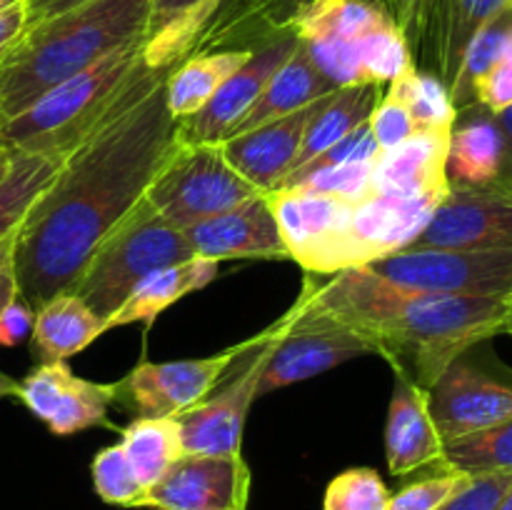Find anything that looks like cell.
Masks as SVG:
<instances>
[{
    "mask_svg": "<svg viewBox=\"0 0 512 510\" xmlns=\"http://www.w3.org/2000/svg\"><path fill=\"white\" fill-rule=\"evenodd\" d=\"M165 75L145 83L78 148L35 198L15 230L20 298L33 308L68 293L95 245L145 198L165 160L183 143L165 103Z\"/></svg>",
    "mask_w": 512,
    "mask_h": 510,
    "instance_id": "6da1fadb",
    "label": "cell"
},
{
    "mask_svg": "<svg viewBox=\"0 0 512 510\" xmlns=\"http://www.w3.org/2000/svg\"><path fill=\"white\" fill-rule=\"evenodd\" d=\"M323 98L310 103L308 108H300L295 113L283 115V118L258 125L248 133L230 135L228 140L220 143L225 160L263 193L278 190L293 170L305 130L323 105Z\"/></svg>",
    "mask_w": 512,
    "mask_h": 510,
    "instance_id": "d6986e66",
    "label": "cell"
},
{
    "mask_svg": "<svg viewBox=\"0 0 512 510\" xmlns=\"http://www.w3.org/2000/svg\"><path fill=\"white\" fill-rule=\"evenodd\" d=\"M508 333L512 335V293H510V323H508Z\"/></svg>",
    "mask_w": 512,
    "mask_h": 510,
    "instance_id": "11a10c76",
    "label": "cell"
},
{
    "mask_svg": "<svg viewBox=\"0 0 512 510\" xmlns=\"http://www.w3.org/2000/svg\"><path fill=\"white\" fill-rule=\"evenodd\" d=\"M445 193H425L415 198L373 195L365 203L355 205L348 228L350 268H360L408 248L428 225Z\"/></svg>",
    "mask_w": 512,
    "mask_h": 510,
    "instance_id": "ac0fdd59",
    "label": "cell"
},
{
    "mask_svg": "<svg viewBox=\"0 0 512 510\" xmlns=\"http://www.w3.org/2000/svg\"><path fill=\"white\" fill-rule=\"evenodd\" d=\"M493 118L498 123L500 135H503V168H500V175L495 183L512 190V108L493 115Z\"/></svg>",
    "mask_w": 512,
    "mask_h": 510,
    "instance_id": "681fc988",
    "label": "cell"
},
{
    "mask_svg": "<svg viewBox=\"0 0 512 510\" xmlns=\"http://www.w3.org/2000/svg\"><path fill=\"white\" fill-rule=\"evenodd\" d=\"M475 108L498 115L512 108V43L503 58L475 85Z\"/></svg>",
    "mask_w": 512,
    "mask_h": 510,
    "instance_id": "ee69618b",
    "label": "cell"
},
{
    "mask_svg": "<svg viewBox=\"0 0 512 510\" xmlns=\"http://www.w3.org/2000/svg\"><path fill=\"white\" fill-rule=\"evenodd\" d=\"M60 160L38 158L28 153H13V165L0 180V238L20 225L30 205L58 170Z\"/></svg>",
    "mask_w": 512,
    "mask_h": 510,
    "instance_id": "d6a6232c",
    "label": "cell"
},
{
    "mask_svg": "<svg viewBox=\"0 0 512 510\" xmlns=\"http://www.w3.org/2000/svg\"><path fill=\"white\" fill-rule=\"evenodd\" d=\"M512 0H455L453 15H450V30H448V43H445L443 53V65H440L438 78L445 85H453L455 75H458L460 60H463L465 48H468L470 40L475 38L480 28L488 23L490 18L500 13L505 5H510Z\"/></svg>",
    "mask_w": 512,
    "mask_h": 510,
    "instance_id": "836d02e7",
    "label": "cell"
},
{
    "mask_svg": "<svg viewBox=\"0 0 512 510\" xmlns=\"http://www.w3.org/2000/svg\"><path fill=\"white\" fill-rule=\"evenodd\" d=\"M455 0H425L423 3V35H420L418 53L428 65V73H440L443 65L445 43H448L450 15H453Z\"/></svg>",
    "mask_w": 512,
    "mask_h": 510,
    "instance_id": "b9f144b4",
    "label": "cell"
},
{
    "mask_svg": "<svg viewBox=\"0 0 512 510\" xmlns=\"http://www.w3.org/2000/svg\"><path fill=\"white\" fill-rule=\"evenodd\" d=\"M10 165H13V150H10L8 145H5L3 140H0V180H3L5 175H8Z\"/></svg>",
    "mask_w": 512,
    "mask_h": 510,
    "instance_id": "f5cc1de1",
    "label": "cell"
},
{
    "mask_svg": "<svg viewBox=\"0 0 512 510\" xmlns=\"http://www.w3.org/2000/svg\"><path fill=\"white\" fill-rule=\"evenodd\" d=\"M90 475H93L95 493L103 503L118 505V508L143 505L145 488L133 475V468L120 445H108V448L98 450L90 463Z\"/></svg>",
    "mask_w": 512,
    "mask_h": 510,
    "instance_id": "e575fe53",
    "label": "cell"
},
{
    "mask_svg": "<svg viewBox=\"0 0 512 510\" xmlns=\"http://www.w3.org/2000/svg\"><path fill=\"white\" fill-rule=\"evenodd\" d=\"M28 25V0H0V53Z\"/></svg>",
    "mask_w": 512,
    "mask_h": 510,
    "instance_id": "7dc6e473",
    "label": "cell"
},
{
    "mask_svg": "<svg viewBox=\"0 0 512 510\" xmlns=\"http://www.w3.org/2000/svg\"><path fill=\"white\" fill-rule=\"evenodd\" d=\"M430 415L443 443L512 418V383L485 373L465 355L448 365L428 390Z\"/></svg>",
    "mask_w": 512,
    "mask_h": 510,
    "instance_id": "9a60e30c",
    "label": "cell"
},
{
    "mask_svg": "<svg viewBox=\"0 0 512 510\" xmlns=\"http://www.w3.org/2000/svg\"><path fill=\"white\" fill-rule=\"evenodd\" d=\"M373 168L375 163H353L338 165V168L320 170L310 175L295 188H308L315 193L333 195V198L345 200L350 205H360L373 198Z\"/></svg>",
    "mask_w": 512,
    "mask_h": 510,
    "instance_id": "f35d334b",
    "label": "cell"
},
{
    "mask_svg": "<svg viewBox=\"0 0 512 510\" xmlns=\"http://www.w3.org/2000/svg\"><path fill=\"white\" fill-rule=\"evenodd\" d=\"M388 85L385 95L403 103L420 130H453V125L458 123L460 115L450 98L448 85L435 73L413 68Z\"/></svg>",
    "mask_w": 512,
    "mask_h": 510,
    "instance_id": "4dcf8cb0",
    "label": "cell"
},
{
    "mask_svg": "<svg viewBox=\"0 0 512 510\" xmlns=\"http://www.w3.org/2000/svg\"><path fill=\"white\" fill-rule=\"evenodd\" d=\"M370 353L368 340L313 303L310 280H305L298 303L278 320V333L258 380V398Z\"/></svg>",
    "mask_w": 512,
    "mask_h": 510,
    "instance_id": "52a82bcc",
    "label": "cell"
},
{
    "mask_svg": "<svg viewBox=\"0 0 512 510\" xmlns=\"http://www.w3.org/2000/svg\"><path fill=\"white\" fill-rule=\"evenodd\" d=\"M443 463L473 478L512 470V418L443 443Z\"/></svg>",
    "mask_w": 512,
    "mask_h": 510,
    "instance_id": "1f68e13d",
    "label": "cell"
},
{
    "mask_svg": "<svg viewBox=\"0 0 512 510\" xmlns=\"http://www.w3.org/2000/svg\"><path fill=\"white\" fill-rule=\"evenodd\" d=\"M278 323L255 340L253 353L245 355L238 378L210 395L178 418L180 443L185 455H243V430L250 405L258 400V380L270 353Z\"/></svg>",
    "mask_w": 512,
    "mask_h": 510,
    "instance_id": "7c38bea8",
    "label": "cell"
},
{
    "mask_svg": "<svg viewBox=\"0 0 512 510\" xmlns=\"http://www.w3.org/2000/svg\"><path fill=\"white\" fill-rule=\"evenodd\" d=\"M190 258H195V250L185 230L168 223L143 198L95 245L70 293L108 323L140 280Z\"/></svg>",
    "mask_w": 512,
    "mask_h": 510,
    "instance_id": "5b68a950",
    "label": "cell"
},
{
    "mask_svg": "<svg viewBox=\"0 0 512 510\" xmlns=\"http://www.w3.org/2000/svg\"><path fill=\"white\" fill-rule=\"evenodd\" d=\"M290 260L310 275H335L350 268L348 228L355 205L308 188L268 193Z\"/></svg>",
    "mask_w": 512,
    "mask_h": 510,
    "instance_id": "9c48e42d",
    "label": "cell"
},
{
    "mask_svg": "<svg viewBox=\"0 0 512 510\" xmlns=\"http://www.w3.org/2000/svg\"><path fill=\"white\" fill-rule=\"evenodd\" d=\"M263 193L225 160L220 143H180L145 198L168 223L188 230Z\"/></svg>",
    "mask_w": 512,
    "mask_h": 510,
    "instance_id": "8992f818",
    "label": "cell"
},
{
    "mask_svg": "<svg viewBox=\"0 0 512 510\" xmlns=\"http://www.w3.org/2000/svg\"><path fill=\"white\" fill-rule=\"evenodd\" d=\"M83 3H88V0H28V23H38V20L65 13V10Z\"/></svg>",
    "mask_w": 512,
    "mask_h": 510,
    "instance_id": "f907efd6",
    "label": "cell"
},
{
    "mask_svg": "<svg viewBox=\"0 0 512 510\" xmlns=\"http://www.w3.org/2000/svg\"><path fill=\"white\" fill-rule=\"evenodd\" d=\"M313 0H248L243 10L225 25V33L233 30H260V33H283L290 20Z\"/></svg>",
    "mask_w": 512,
    "mask_h": 510,
    "instance_id": "ab89813d",
    "label": "cell"
},
{
    "mask_svg": "<svg viewBox=\"0 0 512 510\" xmlns=\"http://www.w3.org/2000/svg\"><path fill=\"white\" fill-rule=\"evenodd\" d=\"M512 250V190L500 183L450 185L405 250Z\"/></svg>",
    "mask_w": 512,
    "mask_h": 510,
    "instance_id": "8fae6325",
    "label": "cell"
},
{
    "mask_svg": "<svg viewBox=\"0 0 512 510\" xmlns=\"http://www.w3.org/2000/svg\"><path fill=\"white\" fill-rule=\"evenodd\" d=\"M333 90L335 85L330 83L328 75L315 65L308 48H305L298 38V45H295L293 53H290L288 60L280 65L278 73L270 78V83L265 85L258 103L250 108V113L245 115L243 123L238 125V130H235L233 135L248 133V130L258 128V125L283 118V115L295 113V110L300 108H308L310 103L320 100L323 95L333 93Z\"/></svg>",
    "mask_w": 512,
    "mask_h": 510,
    "instance_id": "cb8c5ba5",
    "label": "cell"
},
{
    "mask_svg": "<svg viewBox=\"0 0 512 510\" xmlns=\"http://www.w3.org/2000/svg\"><path fill=\"white\" fill-rule=\"evenodd\" d=\"M465 123L450 130L445 175L450 185H490L503 168V135L490 113L463 110Z\"/></svg>",
    "mask_w": 512,
    "mask_h": 510,
    "instance_id": "484cf974",
    "label": "cell"
},
{
    "mask_svg": "<svg viewBox=\"0 0 512 510\" xmlns=\"http://www.w3.org/2000/svg\"><path fill=\"white\" fill-rule=\"evenodd\" d=\"M15 230L0 238V313L20 298L18 270H15Z\"/></svg>",
    "mask_w": 512,
    "mask_h": 510,
    "instance_id": "bcb514c9",
    "label": "cell"
},
{
    "mask_svg": "<svg viewBox=\"0 0 512 510\" xmlns=\"http://www.w3.org/2000/svg\"><path fill=\"white\" fill-rule=\"evenodd\" d=\"M215 275H218V263L208 258H198V255L183 260V263L168 265L163 270H155V273H150L148 278L135 285L133 293L125 298V303L110 315L105 328L113 330L120 328V325L133 323H143L145 328H150L163 310L183 300L185 295L213 283Z\"/></svg>",
    "mask_w": 512,
    "mask_h": 510,
    "instance_id": "603a6c76",
    "label": "cell"
},
{
    "mask_svg": "<svg viewBox=\"0 0 512 510\" xmlns=\"http://www.w3.org/2000/svg\"><path fill=\"white\" fill-rule=\"evenodd\" d=\"M153 70L145 65L143 40L123 45L50 88L20 115L3 120L0 140L13 153L63 160L93 135Z\"/></svg>",
    "mask_w": 512,
    "mask_h": 510,
    "instance_id": "277c9868",
    "label": "cell"
},
{
    "mask_svg": "<svg viewBox=\"0 0 512 510\" xmlns=\"http://www.w3.org/2000/svg\"><path fill=\"white\" fill-rule=\"evenodd\" d=\"M383 155L380 145L375 143L373 133H370V125L363 123L353 130V133L345 135L343 140H338L335 145H330L328 150H323L320 155H315L313 160L303 163L300 168H295L288 178L283 180L280 188H295L303 180H308L310 175L320 173V170L338 168V165H353V163H375V160ZM278 188V190H280Z\"/></svg>",
    "mask_w": 512,
    "mask_h": 510,
    "instance_id": "8d00e7d4",
    "label": "cell"
},
{
    "mask_svg": "<svg viewBox=\"0 0 512 510\" xmlns=\"http://www.w3.org/2000/svg\"><path fill=\"white\" fill-rule=\"evenodd\" d=\"M450 130H418L405 143L380 155L373 168V195L415 198L425 193H445Z\"/></svg>",
    "mask_w": 512,
    "mask_h": 510,
    "instance_id": "44dd1931",
    "label": "cell"
},
{
    "mask_svg": "<svg viewBox=\"0 0 512 510\" xmlns=\"http://www.w3.org/2000/svg\"><path fill=\"white\" fill-rule=\"evenodd\" d=\"M120 448L133 475L148 493L183 455L178 418H135L128 428H123Z\"/></svg>",
    "mask_w": 512,
    "mask_h": 510,
    "instance_id": "f1b7e54d",
    "label": "cell"
},
{
    "mask_svg": "<svg viewBox=\"0 0 512 510\" xmlns=\"http://www.w3.org/2000/svg\"><path fill=\"white\" fill-rule=\"evenodd\" d=\"M18 388L20 383L15 378H10L8 373L0 370V400L3 398H18Z\"/></svg>",
    "mask_w": 512,
    "mask_h": 510,
    "instance_id": "816d5d0a",
    "label": "cell"
},
{
    "mask_svg": "<svg viewBox=\"0 0 512 510\" xmlns=\"http://www.w3.org/2000/svg\"><path fill=\"white\" fill-rule=\"evenodd\" d=\"M512 43V3L505 5L495 18H490L483 28L475 33L465 48L460 60L458 75L450 85V98H453L458 113L475 108V85L483 80V75L503 58L505 50Z\"/></svg>",
    "mask_w": 512,
    "mask_h": 510,
    "instance_id": "f546056e",
    "label": "cell"
},
{
    "mask_svg": "<svg viewBox=\"0 0 512 510\" xmlns=\"http://www.w3.org/2000/svg\"><path fill=\"white\" fill-rule=\"evenodd\" d=\"M240 353L243 348L170 363L143 360L115 383V403L135 413V418H180L213 395Z\"/></svg>",
    "mask_w": 512,
    "mask_h": 510,
    "instance_id": "30bf717a",
    "label": "cell"
},
{
    "mask_svg": "<svg viewBox=\"0 0 512 510\" xmlns=\"http://www.w3.org/2000/svg\"><path fill=\"white\" fill-rule=\"evenodd\" d=\"M368 125L375 143L380 145L383 153L393 150L395 145L405 143L410 135H415L420 130L418 123L413 120V115L408 113V108H405L403 103H398V100L388 98V95H383L380 103L375 105V110L368 118Z\"/></svg>",
    "mask_w": 512,
    "mask_h": 510,
    "instance_id": "60d3db41",
    "label": "cell"
},
{
    "mask_svg": "<svg viewBox=\"0 0 512 510\" xmlns=\"http://www.w3.org/2000/svg\"><path fill=\"white\" fill-rule=\"evenodd\" d=\"M150 0H88L25 25L0 53V123L113 50L143 40Z\"/></svg>",
    "mask_w": 512,
    "mask_h": 510,
    "instance_id": "3957f363",
    "label": "cell"
},
{
    "mask_svg": "<svg viewBox=\"0 0 512 510\" xmlns=\"http://www.w3.org/2000/svg\"><path fill=\"white\" fill-rule=\"evenodd\" d=\"M318 308L343 320L395 375L430 390L453 360L483 340L508 333L510 298L443 295L405 288L370 268L340 270L310 283Z\"/></svg>",
    "mask_w": 512,
    "mask_h": 510,
    "instance_id": "7a4b0ae2",
    "label": "cell"
},
{
    "mask_svg": "<svg viewBox=\"0 0 512 510\" xmlns=\"http://www.w3.org/2000/svg\"><path fill=\"white\" fill-rule=\"evenodd\" d=\"M35 308L25 303L23 298L13 300L8 308L0 313V348H15V345L28 343L33 335Z\"/></svg>",
    "mask_w": 512,
    "mask_h": 510,
    "instance_id": "f6af8a7d",
    "label": "cell"
},
{
    "mask_svg": "<svg viewBox=\"0 0 512 510\" xmlns=\"http://www.w3.org/2000/svg\"><path fill=\"white\" fill-rule=\"evenodd\" d=\"M250 475L243 455H180L145 493L140 508L153 510H245Z\"/></svg>",
    "mask_w": 512,
    "mask_h": 510,
    "instance_id": "5bb4252c",
    "label": "cell"
},
{
    "mask_svg": "<svg viewBox=\"0 0 512 510\" xmlns=\"http://www.w3.org/2000/svg\"><path fill=\"white\" fill-rule=\"evenodd\" d=\"M423 3L425 0H400L398 8V20L413 45V53L418 50L420 35H423Z\"/></svg>",
    "mask_w": 512,
    "mask_h": 510,
    "instance_id": "c3c4849f",
    "label": "cell"
},
{
    "mask_svg": "<svg viewBox=\"0 0 512 510\" xmlns=\"http://www.w3.org/2000/svg\"><path fill=\"white\" fill-rule=\"evenodd\" d=\"M470 478L473 475H465L443 463L435 475L408 483L398 493L390 495L388 508L385 510H438L458 490H463L470 483Z\"/></svg>",
    "mask_w": 512,
    "mask_h": 510,
    "instance_id": "74e56055",
    "label": "cell"
},
{
    "mask_svg": "<svg viewBox=\"0 0 512 510\" xmlns=\"http://www.w3.org/2000/svg\"><path fill=\"white\" fill-rule=\"evenodd\" d=\"M498 510H512V488L508 490V493H505V498L500 500Z\"/></svg>",
    "mask_w": 512,
    "mask_h": 510,
    "instance_id": "db71d44e",
    "label": "cell"
},
{
    "mask_svg": "<svg viewBox=\"0 0 512 510\" xmlns=\"http://www.w3.org/2000/svg\"><path fill=\"white\" fill-rule=\"evenodd\" d=\"M18 383L20 403L53 435L65 438L90 428H113L108 410L115 403V383L80 378L65 360L38 363Z\"/></svg>",
    "mask_w": 512,
    "mask_h": 510,
    "instance_id": "4fadbf2b",
    "label": "cell"
},
{
    "mask_svg": "<svg viewBox=\"0 0 512 510\" xmlns=\"http://www.w3.org/2000/svg\"><path fill=\"white\" fill-rule=\"evenodd\" d=\"M250 48L195 53L175 63L165 75V103L178 123L193 118L218 93L220 85L248 60Z\"/></svg>",
    "mask_w": 512,
    "mask_h": 510,
    "instance_id": "4316f807",
    "label": "cell"
},
{
    "mask_svg": "<svg viewBox=\"0 0 512 510\" xmlns=\"http://www.w3.org/2000/svg\"><path fill=\"white\" fill-rule=\"evenodd\" d=\"M103 333H108L105 320H100L78 295L68 290L35 308L30 345L40 363H53L73 358Z\"/></svg>",
    "mask_w": 512,
    "mask_h": 510,
    "instance_id": "d4e9b609",
    "label": "cell"
},
{
    "mask_svg": "<svg viewBox=\"0 0 512 510\" xmlns=\"http://www.w3.org/2000/svg\"><path fill=\"white\" fill-rule=\"evenodd\" d=\"M388 500L390 490L378 470L348 468L328 483L323 510H385Z\"/></svg>",
    "mask_w": 512,
    "mask_h": 510,
    "instance_id": "d590c367",
    "label": "cell"
},
{
    "mask_svg": "<svg viewBox=\"0 0 512 510\" xmlns=\"http://www.w3.org/2000/svg\"><path fill=\"white\" fill-rule=\"evenodd\" d=\"M385 460L398 478L443 463V438L430 415L428 390L395 375L385 420Z\"/></svg>",
    "mask_w": 512,
    "mask_h": 510,
    "instance_id": "ffe728a7",
    "label": "cell"
},
{
    "mask_svg": "<svg viewBox=\"0 0 512 510\" xmlns=\"http://www.w3.org/2000/svg\"><path fill=\"white\" fill-rule=\"evenodd\" d=\"M365 268L425 293L500 298H510L512 293V250H398Z\"/></svg>",
    "mask_w": 512,
    "mask_h": 510,
    "instance_id": "ba28073f",
    "label": "cell"
},
{
    "mask_svg": "<svg viewBox=\"0 0 512 510\" xmlns=\"http://www.w3.org/2000/svg\"><path fill=\"white\" fill-rule=\"evenodd\" d=\"M198 258L220 260H290L268 193L253 195L245 203L203 220L185 230Z\"/></svg>",
    "mask_w": 512,
    "mask_h": 510,
    "instance_id": "e0dca14e",
    "label": "cell"
},
{
    "mask_svg": "<svg viewBox=\"0 0 512 510\" xmlns=\"http://www.w3.org/2000/svg\"><path fill=\"white\" fill-rule=\"evenodd\" d=\"M295 45H298V35L293 30H283V33H275L273 38H265L260 48H250L248 60L220 85L208 105L190 120L180 123V135L185 143H223L228 140L250 113V108L258 103L265 85L288 60Z\"/></svg>",
    "mask_w": 512,
    "mask_h": 510,
    "instance_id": "2e32d148",
    "label": "cell"
},
{
    "mask_svg": "<svg viewBox=\"0 0 512 510\" xmlns=\"http://www.w3.org/2000/svg\"><path fill=\"white\" fill-rule=\"evenodd\" d=\"M512 488V470L503 473L475 475L463 490L453 495L448 503L440 505L438 510H498L500 500Z\"/></svg>",
    "mask_w": 512,
    "mask_h": 510,
    "instance_id": "7bdbcfd3",
    "label": "cell"
},
{
    "mask_svg": "<svg viewBox=\"0 0 512 510\" xmlns=\"http://www.w3.org/2000/svg\"><path fill=\"white\" fill-rule=\"evenodd\" d=\"M383 95V85H345V88H335L333 93L325 95L323 105H320V110L310 120L308 130H305L303 145L295 155L293 170L313 160L315 155L328 150L338 140H343L358 125L368 123L370 113H373Z\"/></svg>",
    "mask_w": 512,
    "mask_h": 510,
    "instance_id": "83f0119b",
    "label": "cell"
},
{
    "mask_svg": "<svg viewBox=\"0 0 512 510\" xmlns=\"http://www.w3.org/2000/svg\"><path fill=\"white\" fill-rule=\"evenodd\" d=\"M225 0H150L143 35L148 68L170 70L203 40Z\"/></svg>",
    "mask_w": 512,
    "mask_h": 510,
    "instance_id": "7402d4cb",
    "label": "cell"
}]
</instances>
